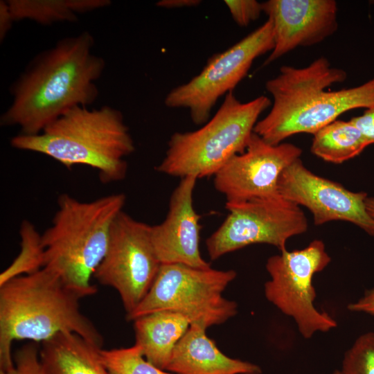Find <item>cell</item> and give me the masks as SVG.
I'll list each match as a JSON object with an SVG mask.
<instances>
[{
    "instance_id": "6da1fadb",
    "label": "cell",
    "mask_w": 374,
    "mask_h": 374,
    "mask_svg": "<svg viewBox=\"0 0 374 374\" xmlns=\"http://www.w3.org/2000/svg\"><path fill=\"white\" fill-rule=\"evenodd\" d=\"M93 44L91 34L84 31L38 54L10 86L12 101L1 125L35 135L69 109L93 103L105 67L104 59L93 53Z\"/></svg>"
},
{
    "instance_id": "7a4b0ae2",
    "label": "cell",
    "mask_w": 374,
    "mask_h": 374,
    "mask_svg": "<svg viewBox=\"0 0 374 374\" xmlns=\"http://www.w3.org/2000/svg\"><path fill=\"white\" fill-rule=\"evenodd\" d=\"M346 72L320 57L308 66H283L265 83L273 100L269 113L259 120L253 132L271 145L301 133L314 134L344 113L374 105V78L362 84L330 91L341 83Z\"/></svg>"
},
{
    "instance_id": "3957f363",
    "label": "cell",
    "mask_w": 374,
    "mask_h": 374,
    "mask_svg": "<svg viewBox=\"0 0 374 374\" xmlns=\"http://www.w3.org/2000/svg\"><path fill=\"white\" fill-rule=\"evenodd\" d=\"M84 298L52 271L43 267L0 285V371L14 366L13 341L44 342L75 333L103 348V337L80 310Z\"/></svg>"
},
{
    "instance_id": "277c9868",
    "label": "cell",
    "mask_w": 374,
    "mask_h": 374,
    "mask_svg": "<svg viewBox=\"0 0 374 374\" xmlns=\"http://www.w3.org/2000/svg\"><path fill=\"white\" fill-rule=\"evenodd\" d=\"M10 144L18 150L46 155L69 169L77 165L91 167L104 184L125 177V158L135 150L122 113L109 105L74 107L39 134H19L11 139Z\"/></svg>"
},
{
    "instance_id": "5b68a950",
    "label": "cell",
    "mask_w": 374,
    "mask_h": 374,
    "mask_svg": "<svg viewBox=\"0 0 374 374\" xmlns=\"http://www.w3.org/2000/svg\"><path fill=\"white\" fill-rule=\"evenodd\" d=\"M125 200L123 193L90 202L62 194L52 224L42 234L44 267L84 298L97 292L91 278L105 256L112 224Z\"/></svg>"
},
{
    "instance_id": "8992f818",
    "label": "cell",
    "mask_w": 374,
    "mask_h": 374,
    "mask_svg": "<svg viewBox=\"0 0 374 374\" xmlns=\"http://www.w3.org/2000/svg\"><path fill=\"white\" fill-rule=\"evenodd\" d=\"M271 105L265 96L241 102L233 91L228 93L201 127L171 136L156 170L181 178L214 176L232 157L244 152L259 116Z\"/></svg>"
},
{
    "instance_id": "52a82bcc",
    "label": "cell",
    "mask_w": 374,
    "mask_h": 374,
    "mask_svg": "<svg viewBox=\"0 0 374 374\" xmlns=\"http://www.w3.org/2000/svg\"><path fill=\"white\" fill-rule=\"evenodd\" d=\"M236 277L234 270L199 269L182 264H163L143 300L127 320L159 311L182 314L205 327L222 324L238 312L237 303L222 296Z\"/></svg>"
},
{
    "instance_id": "ba28073f",
    "label": "cell",
    "mask_w": 374,
    "mask_h": 374,
    "mask_svg": "<svg viewBox=\"0 0 374 374\" xmlns=\"http://www.w3.org/2000/svg\"><path fill=\"white\" fill-rule=\"evenodd\" d=\"M330 261L323 242L314 240L303 249L280 251L266 262L269 275L264 285L266 299L293 319L305 339H310L317 332H329L337 326L332 317L314 305L317 294L312 285L313 276Z\"/></svg>"
},
{
    "instance_id": "9c48e42d",
    "label": "cell",
    "mask_w": 374,
    "mask_h": 374,
    "mask_svg": "<svg viewBox=\"0 0 374 374\" xmlns=\"http://www.w3.org/2000/svg\"><path fill=\"white\" fill-rule=\"evenodd\" d=\"M274 45L272 24L267 19L233 46L211 57L199 74L170 90L164 99L165 105L187 109L195 124L204 125L218 99L233 91L254 60L271 52Z\"/></svg>"
},
{
    "instance_id": "30bf717a",
    "label": "cell",
    "mask_w": 374,
    "mask_h": 374,
    "mask_svg": "<svg viewBox=\"0 0 374 374\" xmlns=\"http://www.w3.org/2000/svg\"><path fill=\"white\" fill-rule=\"evenodd\" d=\"M229 214L206 240L211 260L253 244H267L280 251L288 240L308 230L301 206L277 196L225 204Z\"/></svg>"
},
{
    "instance_id": "8fae6325",
    "label": "cell",
    "mask_w": 374,
    "mask_h": 374,
    "mask_svg": "<svg viewBox=\"0 0 374 374\" xmlns=\"http://www.w3.org/2000/svg\"><path fill=\"white\" fill-rule=\"evenodd\" d=\"M161 265L151 239V226L122 211L112 224L106 253L93 277L116 290L127 315L147 295Z\"/></svg>"
},
{
    "instance_id": "7c38bea8",
    "label": "cell",
    "mask_w": 374,
    "mask_h": 374,
    "mask_svg": "<svg viewBox=\"0 0 374 374\" xmlns=\"http://www.w3.org/2000/svg\"><path fill=\"white\" fill-rule=\"evenodd\" d=\"M301 154L294 144L271 145L253 132L244 152L232 157L213 176L214 186L228 204L277 196L281 173Z\"/></svg>"
},
{
    "instance_id": "4fadbf2b",
    "label": "cell",
    "mask_w": 374,
    "mask_h": 374,
    "mask_svg": "<svg viewBox=\"0 0 374 374\" xmlns=\"http://www.w3.org/2000/svg\"><path fill=\"white\" fill-rule=\"evenodd\" d=\"M278 190L284 198L307 208L317 226L331 221H346L374 236V218L365 204L367 193L350 191L313 173L300 159L281 173Z\"/></svg>"
},
{
    "instance_id": "5bb4252c",
    "label": "cell",
    "mask_w": 374,
    "mask_h": 374,
    "mask_svg": "<svg viewBox=\"0 0 374 374\" xmlns=\"http://www.w3.org/2000/svg\"><path fill=\"white\" fill-rule=\"evenodd\" d=\"M262 7L272 24L274 42L264 65L298 47L323 42L338 28L334 0H268Z\"/></svg>"
},
{
    "instance_id": "9a60e30c",
    "label": "cell",
    "mask_w": 374,
    "mask_h": 374,
    "mask_svg": "<svg viewBox=\"0 0 374 374\" xmlns=\"http://www.w3.org/2000/svg\"><path fill=\"white\" fill-rule=\"evenodd\" d=\"M197 178H181L173 190L165 220L151 226V239L161 264H182L192 267H211L201 256V225L193 206V193Z\"/></svg>"
},
{
    "instance_id": "2e32d148",
    "label": "cell",
    "mask_w": 374,
    "mask_h": 374,
    "mask_svg": "<svg viewBox=\"0 0 374 374\" xmlns=\"http://www.w3.org/2000/svg\"><path fill=\"white\" fill-rule=\"evenodd\" d=\"M193 323L175 346L166 371L175 374H240L261 372L259 366L228 357L206 333Z\"/></svg>"
},
{
    "instance_id": "e0dca14e",
    "label": "cell",
    "mask_w": 374,
    "mask_h": 374,
    "mask_svg": "<svg viewBox=\"0 0 374 374\" xmlns=\"http://www.w3.org/2000/svg\"><path fill=\"white\" fill-rule=\"evenodd\" d=\"M133 321L134 344L148 362L166 371L175 346L190 326L189 320L177 312L159 311Z\"/></svg>"
},
{
    "instance_id": "ac0fdd59",
    "label": "cell",
    "mask_w": 374,
    "mask_h": 374,
    "mask_svg": "<svg viewBox=\"0 0 374 374\" xmlns=\"http://www.w3.org/2000/svg\"><path fill=\"white\" fill-rule=\"evenodd\" d=\"M100 348L75 333H60L42 343L39 355L48 374H109Z\"/></svg>"
},
{
    "instance_id": "d6986e66",
    "label": "cell",
    "mask_w": 374,
    "mask_h": 374,
    "mask_svg": "<svg viewBox=\"0 0 374 374\" xmlns=\"http://www.w3.org/2000/svg\"><path fill=\"white\" fill-rule=\"evenodd\" d=\"M372 144L350 120H336L313 134L310 150L325 161L340 164Z\"/></svg>"
},
{
    "instance_id": "ffe728a7",
    "label": "cell",
    "mask_w": 374,
    "mask_h": 374,
    "mask_svg": "<svg viewBox=\"0 0 374 374\" xmlns=\"http://www.w3.org/2000/svg\"><path fill=\"white\" fill-rule=\"evenodd\" d=\"M7 3L15 21L29 19L48 26L78 19L71 0H7Z\"/></svg>"
},
{
    "instance_id": "44dd1931",
    "label": "cell",
    "mask_w": 374,
    "mask_h": 374,
    "mask_svg": "<svg viewBox=\"0 0 374 374\" xmlns=\"http://www.w3.org/2000/svg\"><path fill=\"white\" fill-rule=\"evenodd\" d=\"M21 251L12 264L0 275V285L15 277L37 271L44 267V250L42 234L28 220L20 226Z\"/></svg>"
},
{
    "instance_id": "7402d4cb",
    "label": "cell",
    "mask_w": 374,
    "mask_h": 374,
    "mask_svg": "<svg viewBox=\"0 0 374 374\" xmlns=\"http://www.w3.org/2000/svg\"><path fill=\"white\" fill-rule=\"evenodd\" d=\"M100 354L109 374H175L148 362L135 344L128 348H101Z\"/></svg>"
},
{
    "instance_id": "603a6c76",
    "label": "cell",
    "mask_w": 374,
    "mask_h": 374,
    "mask_svg": "<svg viewBox=\"0 0 374 374\" xmlns=\"http://www.w3.org/2000/svg\"><path fill=\"white\" fill-rule=\"evenodd\" d=\"M341 371L344 374H374V332L355 339L344 355Z\"/></svg>"
},
{
    "instance_id": "cb8c5ba5",
    "label": "cell",
    "mask_w": 374,
    "mask_h": 374,
    "mask_svg": "<svg viewBox=\"0 0 374 374\" xmlns=\"http://www.w3.org/2000/svg\"><path fill=\"white\" fill-rule=\"evenodd\" d=\"M38 343L29 342L13 355L14 366L0 374H48L42 363Z\"/></svg>"
},
{
    "instance_id": "d4e9b609",
    "label": "cell",
    "mask_w": 374,
    "mask_h": 374,
    "mask_svg": "<svg viewBox=\"0 0 374 374\" xmlns=\"http://www.w3.org/2000/svg\"><path fill=\"white\" fill-rule=\"evenodd\" d=\"M231 17L240 27H246L263 13L262 3L256 0H225Z\"/></svg>"
},
{
    "instance_id": "484cf974",
    "label": "cell",
    "mask_w": 374,
    "mask_h": 374,
    "mask_svg": "<svg viewBox=\"0 0 374 374\" xmlns=\"http://www.w3.org/2000/svg\"><path fill=\"white\" fill-rule=\"evenodd\" d=\"M350 121L374 144V105L366 109L362 115L353 117Z\"/></svg>"
},
{
    "instance_id": "4316f807",
    "label": "cell",
    "mask_w": 374,
    "mask_h": 374,
    "mask_svg": "<svg viewBox=\"0 0 374 374\" xmlns=\"http://www.w3.org/2000/svg\"><path fill=\"white\" fill-rule=\"evenodd\" d=\"M348 310L355 312H363L374 316V288L368 290L357 301L350 303Z\"/></svg>"
},
{
    "instance_id": "83f0119b",
    "label": "cell",
    "mask_w": 374,
    "mask_h": 374,
    "mask_svg": "<svg viewBox=\"0 0 374 374\" xmlns=\"http://www.w3.org/2000/svg\"><path fill=\"white\" fill-rule=\"evenodd\" d=\"M7 1H0V42H2L14 22Z\"/></svg>"
},
{
    "instance_id": "f1b7e54d",
    "label": "cell",
    "mask_w": 374,
    "mask_h": 374,
    "mask_svg": "<svg viewBox=\"0 0 374 374\" xmlns=\"http://www.w3.org/2000/svg\"><path fill=\"white\" fill-rule=\"evenodd\" d=\"M199 0H161L157 2V6L166 9L193 7L199 5Z\"/></svg>"
},
{
    "instance_id": "f546056e",
    "label": "cell",
    "mask_w": 374,
    "mask_h": 374,
    "mask_svg": "<svg viewBox=\"0 0 374 374\" xmlns=\"http://www.w3.org/2000/svg\"><path fill=\"white\" fill-rule=\"evenodd\" d=\"M366 210L369 214L374 218V197H367L365 200Z\"/></svg>"
},
{
    "instance_id": "4dcf8cb0",
    "label": "cell",
    "mask_w": 374,
    "mask_h": 374,
    "mask_svg": "<svg viewBox=\"0 0 374 374\" xmlns=\"http://www.w3.org/2000/svg\"><path fill=\"white\" fill-rule=\"evenodd\" d=\"M240 374H262V372H250V373H244Z\"/></svg>"
},
{
    "instance_id": "1f68e13d",
    "label": "cell",
    "mask_w": 374,
    "mask_h": 374,
    "mask_svg": "<svg viewBox=\"0 0 374 374\" xmlns=\"http://www.w3.org/2000/svg\"><path fill=\"white\" fill-rule=\"evenodd\" d=\"M332 374H344L341 370H336Z\"/></svg>"
}]
</instances>
